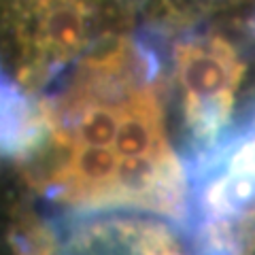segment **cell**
<instances>
[{"mask_svg":"<svg viewBox=\"0 0 255 255\" xmlns=\"http://www.w3.org/2000/svg\"><path fill=\"white\" fill-rule=\"evenodd\" d=\"M215 6L217 0H149L147 15L164 26L183 28L213 13Z\"/></svg>","mask_w":255,"mask_h":255,"instance_id":"5","label":"cell"},{"mask_svg":"<svg viewBox=\"0 0 255 255\" xmlns=\"http://www.w3.org/2000/svg\"><path fill=\"white\" fill-rule=\"evenodd\" d=\"M96 0H0V34L21 90L34 92L94 45Z\"/></svg>","mask_w":255,"mask_h":255,"instance_id":"1","label":"cell"},{"mask_svg":"<svg viewBox=\"0 0 255 255\" xmlns=\"http://www.w3.org/2000/svg\"><path fill=\"white\" fill-rule=\"evenodd\" d=\"M45 132L41 107L28 102L19 85L0 75V155L21 159L41 145Z\"/></svg>","mask_w":255,"mask_h":255,"instance_id":"3","label":"cell"},{"mask_svg":"<svg viewBox=\"0 0 255 255\" xmlns=\"http://www.w3.org/2000/svg\"><path fill=\"white\" fill-rule=\"evenodd\" d=\"M202 255H230V253H226V251H215V249H204Z\"/></svg>","mask_w":255,"mask_h":255,"instance_id":"6","label":"cell"},{"mask_svg":"<svg viewBox=\"0 0 255 255\" xmlns=\"http://www.w3.org/2000/svg\"><path fill=\"white\" fill-rule=\"evenodd\" d=\"M174 64L183 92L185 124L200 151H206L230 124L234 94L243 83L247 66L234 45L219 34L179 43Z\"/></svg>","mask_w":255,"mask_h":255,"instance_id":"2","label":"cell"},{"mask_svg":"<svg viewBox=\"0 0 255 255\" xmlns=\"http://www.w3.org/2000/svg\"><path fill=\"white\" fill-rule=\"evenodd\" d=\"M13 255H60L58 241L49 228L30 211L17 213L9 230Z\"/></svg>","mask_w":255,"mask_h":255,"instance_id":"4","label":"cell"}]
</instances>
